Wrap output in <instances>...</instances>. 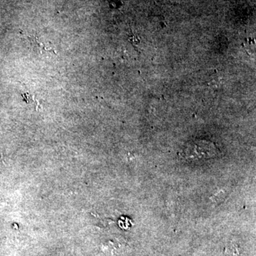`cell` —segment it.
<instances>
[{
	"instance_id": "cell-1",
	"label": "cell",
	"mask_w": 256,
	"mask_h": 256,
	"mask_svg": "<svg viewBox=\"0 0 256 256\" xmlns=\"http://www.w3.org/2000/svg\"><path fill=\"white\" fill-rule=\"evenodd\" d=\"M218 153L220 150L214 143L197 140L188 142L182 151L181 156L186 160H201L214 158Z\"/></svg>"
}]
</instances>
